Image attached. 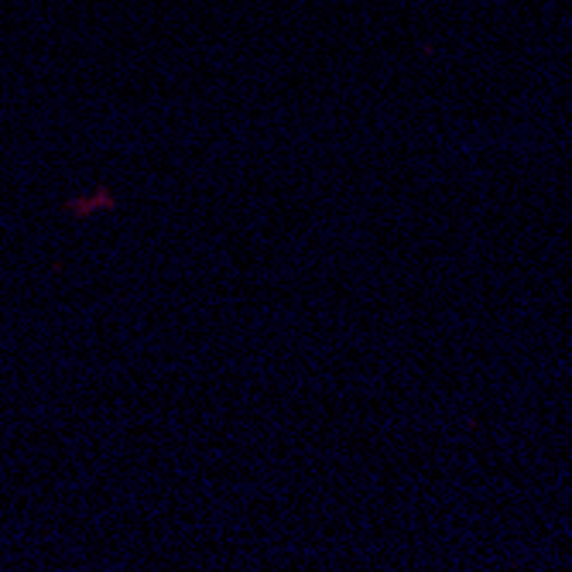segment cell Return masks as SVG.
I'll list each match as a JSON object with an SVG mask.
<instances>
[{"label":"cell","mask_w":572,"mask_h":572,"mask_svg":"<svg viewBox=\"0 0 572 572\" xmlns=\"http://www.w3.org/2000/svg\"><path fill=\"white\" fill-rule=\"evenodd\" d=\"M113 206H117V196L110 192V188H96L93 199H72V203H69V209H72L76 216H89V213H96V209H113Z\"/></svg>","instance_id":"obj_1"}]
</instances>
